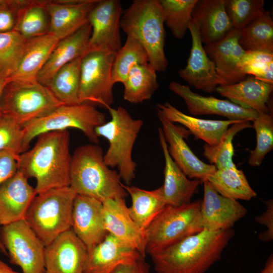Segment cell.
<instances>
[{"label": "cell", "instance_id": "obj_35", "mask_svg": "<svg viewBox=\"0 0 273 273\" xmlns=\"http://www.w3.org/2000/svg\"><path fill=\"white\" fill-rule=\"evenodd\" d=\"M81 58L71 61L59 69L47 86L64 105L80 104L79 91Z\"/></svg>", "mask_w": 273, "mask_h": 273}, {"label": "cell", "instance_id": "obj_42", "mask_svg": "<svg viewBox=\"0 0 273 273\" xmlns=\"http://www.w3.org/2000/svg\"><path fill=\"white\" fill-rule=\"evenodd\" d=\"M26 39L16 31L0 33V74L7 78L13 71Z\"/></svg>", "mask_w": 273, "mask_h": 273}, {"label": "cell", "instance_id": "obj_51", "mask_svg": "<svg viewBox=\"0 0 273 273\" xmlns=\"http://www.w3.org/2000/svg\"><path fill=\"white\" fill-rule=\"evenodd\" d=\"M0 251L3 253L4 254L8 255L7 251L4 247L3 244L2 243L1 238H0Z\"/></svg>", "mask_w": 273, "mask_h": 273}, {"label": "cell", "instance_id": "obj_27", "mask_svg": "<svg viewBox=\"0 0 273 273\" xmlns=\"http://www.w3.org/2000/svg\"><path fill=\"white\" fill-rule=\"evenodd\" d=\"M192 19L205 45L221 39L234 29L225 11L224 0H198Z\"/></svg>", "mask_w": 273, "mask_h": 273}, {"label": "cell", "instance_id": "obj_16", "mask_svg": "<svg viewBox=\"0 0 273 273\" xmlns=\"http://www.w3.org/2000/svg\"><path fill=\"white\" fill-rule=\"evenodd\" d=\"M103 203L89 197L76 195L72 211L71 230L88 252L108 234L104 222Z\"/></svg>", "mask_w": 273, "mask_h": 273}, {"label": "cell", "instance_id": "obj_8", "mask_svg": "<svg viewBox=\"0 0 273 273\" xmlns=\"http://www.w3.org/2000/svg\"><path fill=\"white\" fill-rule=\"evenodd\" d=\"M106 122V115L95 106L86 103L62 105L49 113L23 125L24 152L29 149L33 139L43 133L76 128L90 142L98 144L99 138L95 129Z\"/></svg>", "mask_w": 273, "mask_h": 273}, {"label": "cell", "instance_id": "obj_29", "mask_svg": "<svg viewBox=\"0 0 273 273\" xmlns=\"http://www.w3.org/2000/svg\"><path fill=\"white\" fill-rule=\"evenodd\" d=\"M272 90L273 84L251 76L234 84L218 85L216 92L241 107L261 113L269 112L267 103Z\"/></svg>", "mask_w": 273, "mask_h": 273}, {"label": "cell", "instance_id": "obj_13", "mask_svg": "<svg viewBox=\"0 0 273 273\" xmlns=\"http://www.w3.org/2000/svg\"><path fill=\"white\" fill-rule=\"evenodd\" d=\"M162 124V130L167 144L169 155L190 179L202 182L217 169L214 165L205 163L194 153L185 141L190 131L179 125H175L157 113Z\"/></svg>", "mask_w": 273, "mask_h": 273}, {"label": "cell", "instance_id": "obj_47", "mask_svg": "<svg viewBox=\"0 0 273 273\" xmlns=\"http://www.w3.org/2000/svg\"><path fill=\"white\" fill-rule=\"evenodd\" d=\"M109 273H150V266L143 257L133 262L120 264Z\"/></svg>", "mask_w": 273, "mask_h": 273}, {"label": "cell", "instance_id": "obj_41", "mask_svg": "<svg viewBox=\"0 0 273 273\" xmlns=\"http://www.w3.org/2000/svg\"><path fill=\"white\" fill-rule=\"evenodd\" d=\"M240 68L246 76L251 75L260 80L273 84V54L246 51Z\"/></svg>", "mask_w": 273, "mask_h": 273}, {"label": "cell", "instance_id": "obj_19", "mask_svg": "<svg viewBox=\"0 0 273 273\" xmlns=\"http://www.w3.org/2000/svg\"><path fill=\"white\" fill-rule=\"evenodd\" d=\"M189 30L192 37V47L187 64L179 70V75L197 89L208 93L216 92L219 83L215 66L205 52L198 25L193 19Z\"/></svg>", "mask_w": 273, "mask_h": 273}, {"label": "cell", "instance_id": "obj_44", "mask_svg": "<svg viewBox=\"0 0 273 273\" xmlns=\"http://www.w3.org/2000/svg\"><path fill=\"white\" fill-rule=\"evenodd\" d=\"M20 0H3L0 4V33L14 31Z\"/></svg>", "mask_w": 273, "mask_h": 273}, {"label": "cell", "instance_id": "obj_39", "mask_svg": "<svg viewBox=\"0 0 273 273\" xmlns=\"http://www.w3.org/2000/svg\"><path fill=\"white\" fill-rule=\"evenodd\" d=\"M256 132V146L250 151L248 163L252 166L261 164L265 155L273 148V118L269 113H258L252 121Z\"/></svg>", "mask_w": 273, "mask_h": 273}, {"label": "cell", "instance_id": "obj_5", "mask_svg": "<svg viewBox=\"0 0 273 273\" xmlns=\"http://www.w3.org/2000/svg\"><path fill=\"white\" fill-rule=\"evenodd\" d=\"M75 192L70 187L53 188L36 194L24 220L46 247L71 229Z\"/></svg>", "mask_w": 273, "mask_h": 273}, {"label": "cell", "instance_id": "obj_21", "mask_svg": "<svg viewBox=\"0 0 273 273\" xmlns=\"http://www.w3.org/2000/svg\"><path fill=\"white\" fill-rule=\"evenodd\" d=\"M98 1H47L49 33L60 40L76 32L88 22L89 13Z\"/></svg>", "mask_w": 273, "mask_h": 273}, {"label": "cell", "instance_id": "obj_9", "mask_svg": "<svg viewBox=\"0 0 273 273\" xmlns=\"http://www.w3.org/2000/svg\"><path fill=\"white\" fill-rule=\"evenodd\" d=\"M62 105L50 89L37 80L8 81L0 98V111L23 126Z\"/></svg>", "mask_w": 273, "mask_h": 273}, {"label": "cell", "instance_id": "obj_34", "mask_svg": "<svg viewBox=\"0 0 273 273\" xmlns=\"http://www.w3.org/2000/svg\"><path fill=\"white\" fill-rule=\"evenodd\" d=\"M239 43L245 51L273 54V21L268 11H265L240 30Z\"/></svg>", "mask_w": 273, "mask_h": 273}, {"label": "cell", "instance_id": "obj_2", "mask_svg": "<svg viewBox=\"0 0 273 273\" xmlns=\"http://www.w3.org/2000/svg\"><path fill=\"white\" fill-rule=\"evenodd\" d=\"M235 236L233 229H203L151 255L157 273H205Z\"/></svg>", "mask_w": 273, "mask_h": 273}, {"label": "cell", "instance_id": "obj_45", "mask_svg": "<svg viewBox=\"0 0 273 273\" xmlns=\"http://www.w3.org/2000/svg\"><path fill=\"white\" fill-rule=\"evenodd\" d=\"M18 156L12 152L0 151V186L17 172Z\"/></svg>", "mask_w": 273, "mask_h": 273}, {"label": "cell", "instance_id": "obj_43", "mask_svg": "<svg viewBox=\"0 0 273 273\" xmlns=\"http://www.w3.org/2000/svg\"><path fill=\"white\" fill-rule=\"evenodd\" d=\"M23 126L11 116L0 111V151L24 152Z\"/></svg>", "mask_w": 273, "mask_h": 273}, {"label": "cell", "instance_id": "obj_3", "mask_svg": "<svg viewBox=\"0 0 273 273\" xmlns=\"http://www.w3.org/2000/svg\"><path fill=\"white\" fill-rule=\"evenodd\" d=\"M117 171L107 166L98 144H86L75 149L72 155L69 187L76 195L95 198L101 202L116 198H125Z\"/></svg>", "mask_w": 273, "mask_h": 273}, {"label": "cell", "instance_id": "obj_26", "mask_svg": "<svg viewBox=\"0 0 273 273\" xmlns=\"http://www.w3.org/2000/svg\"><path fill=\"white\" fill-rule=\"evenodd\" d=\"M91 31V26L88 22L75 33L59 40L39 73L37 81L48 86L59 69L87 53Z\"/></svg>", "mask_w": 273, "mask_h": 273}, {"label": "cell", "instance_id": "obj_20", "mask_svg": "<svg viewBox=\"0 0 273 273\" xmlns=\"http://www.w3.org/2000/svg\"><path fill=\"white\" fill-rule=\"evenodd\" d=\"M169 89L183 99L193 115H217L232 120L252 121L257 116L256 111L243 108L227 100L205 97L193 92L189 86L172 81Z\"/></svg>", "mask_w": 273, "mask_h": 273}, {"label": "cell", "instance_id": "obj_18", "mask_svg": "<svg viewBox=\"0 0 273 273\" xmlns=\"http://www.w3.org/2000/svg\"><path fill=\"white\" fill-rule=\"evenodd\" d=\"M240 30L232 29L221 39L204 48L215 64L219 85H230L240 82L246 75L240 68L245 53L239 43Z\"/></svg>", "mask_w": 273, "mask_h": 273}, {"label": "cell", "instance_id": "obj_7", "mask_svg": "<svg viewBox=\"0 0 273 273\" xmlns=\"http://www.w3.org/2000/svg\"><path fill=\"white\" fill-rule=\"evenodd\" d=\"M201 202L166 205L146 230V254L151 255L203 230Z\"/></svg>", "mask_w": 273, "mask_h": 273}, {"label": "cell", "instance_id": "obj_46", "mask_svg": "<svg viewBox=\"0 0 273 273\" xmlns=\"http://www.w3.org/2000/svg\"><path fill=\"white\" fill-rule=\"evenodd\" d=\"M265 210L260 215L256 216L255 221L263 225L266 231L258 235V239L264 242H269L273 240V201L269 199L264 202Z\"/></svg>", "mask_w": 273, "mask_h": 273}, {"label": "cell", "instance_id": "obj_11", "mask_svg": "<svg viewBox=\"0 0 273 273\" xmlns=\"http://www.w3.org/2000/svg\"><path fill=\"white\" fill-rule=\"evenodd\" d=\"M0 238L11 263L23 273H45V246L24 219L2 226Z\"/></svg>", "mask_w": 273, "mask_h": 273}, {"label": "cell", "instance_id": "obj_38", "mask_svg": "<svg viewBox=\"0 0 273 273\" xmlns=\"http://www.w3.org/2000/svg\"><path fill=\"white\" fill-rule=\"evenodd\" d=\"M198 0H158L164 23L173 35L182 39L192 20V13Z\"/></svg>", "mask_w": 273, "mask_h": 273}, {"label": "cell", "instance_id": "obj_6", "mask_svg": "<svg viewBox=\"0 0 273 273\" xmlns=\"http://www.w3.org/2000/svg\"><path fill=\"white\" fill-rule=\"evenodd\" d=\"M108 110L111 120L96 127L95 132L109 142L104 154L105 163L110 168L117 167L120 178L130 185L135 177L137 166L132 157L133 147L143 122L132 118L122 107Z\"/></svg>", "mask_w": 273, "mask_h": 273}, {"label": "cell", "instance_id": "obj_14", "mask_svg": "<svg viewBox=\"0 0 273 273\" xmlns=\"http://www.w3.org/2000/svg\"><path fill=\"white\" fill-rule=\"evenodd\" d=\"M88 251L71 229L45 247V273H83Z\"/></svg>", "mask_w": 273, "mask_h": 273}, {"label": "cell", "instance_id": "obj_10", "mask_svg": "<svg viewBox=\"0 0 273 273\" xmlns=\"http://www.w3.org/2000/svg\"><path fill=\"white\" fill-rule=\"evenodd\" d=\"M115 54L91 51L81 59L79 103L109 109L114 103L112 68Z\"/></svg>", "mask_w": 273, "mask_h": 273}, {"label": "cell", "instance_id": "obj_25", "mask_svg": "<svg viewBox=\"0 0 273 273\" xmlns=\"http://www.w3.org/2000/svg\"><path fill=\"white\" fill-rule=\"evenodd\" d=\"M145 258L136 250L108 233L88 252L83 273H109L120 264Z\"/></svg>", "mask_w": 273, "mask_h": 273}, {"label": "cell", "instance_id": "obj_48", "mask_svg": "<svg viewBox=\"0 0 273 273\" xmlns=\"http://www.w3.org/2000/svg\"><path fill=\"white\" fill-rule=\"evenodd\" d=\"M259 273H273V255L271 254L265 262V265Z\"/></svg>", "mask_w": 273, "mask_h": 273}, {"label": "cell", "instance_id": "obj_23", "mask_svg": "<svg viewBox=\"0 0 273 273\" xmlns=\"http://www.w3.org/2000/svg\"><path fill=\"white\" fill-rule=\"evenodd\" d=\"M59 41L50 33L26 39L17 62L7 78L8 82L37 80L39 73Z\"/></svg>", "mask_w": 273, "mask_h": 273}, {"label": "cell", "instance_id": "obj_17", "mask_svg": "<svg viewBox=\"0 0 273 273\" xmlns=\"http://www.w3.org/2000/svg\"><path fill=\"white\" fill-rule=\"evenodd\" d=\"M105 228L108 233L138 251L146 255V231L131 218L125 198H116L103 202Z\"/></svg>", "mask_w": 273, "mask_h": 273}, {"label": "cell", "instance_id": "obj_4", "mask_svg": "<svg viewBox=\"0 0 273 273\" xmlns=\"http://www.w3.org/2000/svg\"><path fill=\"white\" fill-rule=\"evenodd\" d=\"M120 28L135 36L146 49L149 63L156 71H165L164 20L158 0H134L122 13Z\"/></svg>", "mask_w": 273, "mask_h": 273}, {"label": "cell", "instance_id": "obj_15", "mask_svg": "<svg viewBox=\"0 0 273 273\" xmlns=\"http://www.w3.org/2000/svg\"><path fill=\"white\" fill-rule=\"evenodd\" d=\"M204 197L200 213L203 229L218 231L233 229L247 211L238 201L218 194L207 180L202 181Z\"/></svg>", "mask_w": 273, "mask_h": 273}, {"label": "cell", "instance_id": "obj_32", "mask_svg": "<svg viewBox=\"0 0 273 273\" xmlns=\"http://www.w3.org/2000/svg\"><path fill=\"white\" fill-rule=\"evenodd\" d=\"M123 84V99L132 104L150 100L159 87L156 71L149 63L133 66Z\"/></svg>", "mask_w": 273, "mask_h": 273}, {"label": "cell", "instance_id": "obj_28", "mask_svg": "<svg viewBox=\"0 0 273 273\" xmlns=\"http://www.w3.org/2000/svg\"><path fill=\"white\" fill-rule=\"evenodd\" d=\"M157 113L172 123L182 124L194 134L209 145H217L230 125L246 120H215L188 115L168 102L156 105Z\"/></svg>", "mask_w": 273, "mask_h": 273}, {"label": "cell", "instance_id": "obj_24", "mask_svg": "<svg viewBox=\"0 0 273 273\" xmlns=\"http://www.w3.org/2000/svg\"><path fill=\"white\" fill-rule=\"evenodd\" d=\"M160 144L165 160L164 180L162 186L166 205L178 207L188 204L202 182L191 179L177 165L169 154L161 128H158Z\"/></svg>", "mask_w": 273, "mask_h": 273}, {"label": "cell", "instance_id": "obj_37", "mask_svg": "<svg viewBox=\"0 0 273 273\" xmlns=\"http://www.w3.org/2000/svg\"><path fill=\"white\" fill-rule=\"evenodd\" d=\"M250 127H252V125H251L249 121H243L232 124L217 145H204L203 155L210 164L214 165L217 169L237 167L233 161L234 155L233 139L238 132Z\"/></svg>", "mask_w": 273, "mask_h": 273}, {"label": "cell", "instance_id": "obj_49", "mask_svg": "<svg viewBox=\"0 0 273 273\" xmlns=\"http://www.w3.org/2000/svg\"><path fill=\"white\" fill-rule=\"evenodd\" d=\"M0 273H19L14 270L7 263L0 260Z\"/></svg>", "mask_w": 273, "mask_h": 273}, {"label": "cell", "instance_id": "obj_40", "mask_svg": "<svg viewBox=\"0 0 273 273\" xmlns=\"http://www.w3.org/2000/svg\"><path fill=\"white\" fill-rule=\"evenodd\" d=\"M233 28L241 30L265 12L263 0H224Z\"/></svg>", "mask_w": 273, "mask_h": 273}, {"label": "cell", "instance_id": "obj_30", "mask_svg": "<svg viewBox=\"0 0 273 273\" xmlns=\"http://www.w3.org/2000/svg\"><path fill=\"white\" fill-rule=\"evenodd\" d=\"M122 187L131 197V205L128 207L130 215L138 226L146 231L166 205L162 186L153 190L123 184Z\"/></svg>", "mask_w": 273, "mask_h": 273}, {"label": "cell", "instance_id": "obj_36", "mask_svg": "<svg viewBox=\"0 0 273 273\" xmlns=\"http://www.w3.org/2000/svg\"><path fill=\"white\" fill-rule=\"evenodd\" d=\"M148 63V55L143 44L135 36L127 34L124 45L114 55L112 68L113 84H123L133 66Z\"/></svg>", "mask_w": 273, "mask_h": 273}, {"label": "cell", "instance_id": "obj_31", "mask_svg": "<svg viewBox=\"0 0 273 273\" xmlns=\"http://www.w3.org/2000/svg\"><path fill=\"white\" fill-rule=\"evenodd\" d=\"M46 4L47 1L20 0L14 31L25 39L49 33L50 18Z\"/></svg>", "mask_w": 273, "mask_h": 273}, {"label": "cell", "instance_id": "obj_22", "mask_svg": "<svg viewBox=\"0 0 273 273\" xmlns=\"http://www.w3.org/2000/svg\"><path fill=\"white\" fill-rule=\"evenodd\" d=\"M36 195L28 179L17 172L0 186V225L24 219Z\"/></svg>", "mask_w": 273, "mask_h": 273}, {"label": "cell", "instance_id": "obj_12", "mask_svg": "<svg viewBox=\"0 0 273 273\" xmlns=\"http://www.w3.org/2000/svg\"><path fill=\"white\" fill-rule=\"evenodd\" d=\"M122 13L120 1H98L88 17L92 31L87 52L102 51L115 54L119 51L122 47L120 29Z\"/></svg>", "mask_w": 273, "mask_h": 273}, {"label": "cell", "instance_id": "obj_33", "mask_svg": "<svg viewBox=\"0 0 273 273\" xmlns=\"http://www.w3.org/2000/svg\"><path fill=\"white\" fill-rule=\"evenodd\" d=\"M206 180L218 194L228 198L249 201L257 195L243 171L237 167L216 169Z\"/></svg>", "mask_w": 273, "mask_h": 273}, {"label": "cell", "instance_id": "obj_1", "mask_svg": "<svg viewBox=\"0 0 273 273\" xmlns=\"http://www.w3.org/2000/svg\"><path fill=\"white\" fill-rule=\"evenodd\" d=\"M36 138L31 149L19 155L18 171L27 179H35L36 194L69 187L72 155L68 130L49 131Z\"/></svg>", "mask_w": 273, "mask_h": 273}, {"label": "cell", "instance_id": "obj_50", "mask_svg": "<svg viewBox=\"0 0 273 273\" xmlns=\"http://www.w3.org/2000/svg\"><path fill=\"white\" fill-rule=\"evenodd\" d=\"M7 82V78L5 76L0 74V98L3 90Z\"/></svg>", "mask_w": 273, "mask_h": 273}]
</instances>
